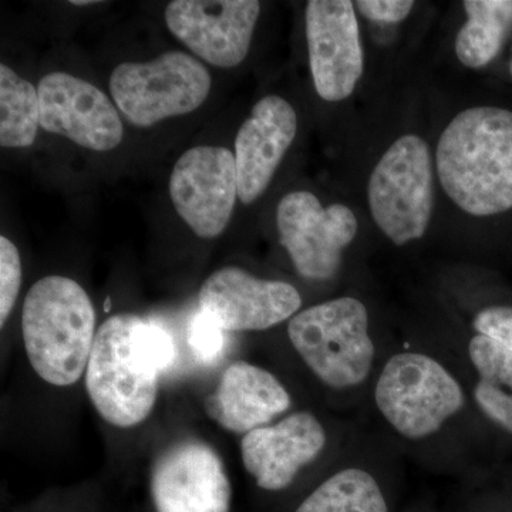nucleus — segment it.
Listing matches in <instances>:
<instances>
[{
  "instance_id": "obj_18",
  "label": "nucleus",
  "mask_w": 512,
  "mask_h": 512,
  "mask_svg": "<svg viewBox=\"0 0 512 512\" xmlns=\"http://www.w3.org/2000/svg\"><path fill=\"white\" fill-rule=\"evenodd\" d=\"M468 356L478 380L473 399L494 426L512 429V352L500 343L476 335L468 343Z\"/></svg>"
},
{
  "instance_id": "obj_9",
  "label": "nucleus",
  "mask_w": 512,
  "mask_h": 512,
  "mask_svg": "<svg viewBox=\"0 0 512 512\" xmlns=\"http://www.w3.org/2000/svg\"><path fill=\"white\" fill-rule=\"evenodd\" d=\"M168 191L175 211L197 237H220L239 200L234 154L218 146L190 148L175 163Z\"/></svg>"
},
{
  "instance_id": "obj_20",
  "label": "nucleus",
  "mask_w": 512,
  "mask_h": 512,
  "mask_svg": "<svg viewBox=\"0 0 512 512\" xmlns=\"http://www.w3.org/2000/svg\"><path fill=\"white\" fill-rule=\"evenodd\" d=\"M468 20L458 32V60L470 69L493 62L512 29V0H466Z\"/></svg>"
},
{
  "instance_id": "obj_6",
  "label": "nucleus",
  "mask_w": 512,
  "mask_h": 512,
  "mask_svg": "<svg viewBox=\"0 0 512 512\" xmlns=\"http://www.w3.org/2000/svg\"><path fill=\"white\" fill-rule=\"evenodd\" d=\"M370 211L394 245L426 234L433 212V164L426 141L406 134L394 141L370 175Z\"/></svg>"
},
{
  "instance_id": "obj_7",
  "label": "nucleus",
  "mask_w": 512,
  "mask_h": 512,
  "mask_svg": "<svg viewBox=\"0 0 512 512\" xmlns=\"http://www.w3.org/2000/svg\"><path fill=\"white\" fill-rule=\"evenodd\" d=\"M133 316L121 313L100 326L86 369V389L104 420L116 427L137 426L153 412L158 376L131 350Z\"/></svg>"
},
{
  "instance_id": "obj_23",
  "label": "nucleus",
  "mask_w": 512,
  "mask_h": 512,
  "mask_svg": "<svg viewBox=\"0 0 512 512\" xmlns=\"http://www.w3.org/2000/svg\"><path fill=\"white\" fill-rule=\"evenodd\" d=\"M227 342V332L201 311L191 319L188 328V345L192 355L204 365H212L221 359Z\"/></svg>"
},
{
  "instance_id": "obj_3",
  "label": "nucleus",
  "mask_w": 512,
  "mask_h": 512,
  "mask_svg": "<svg viewBox=\"0 0 512 512\" xmlns=\"http://www.w3.org/2000/svg\"><path fill=\"white\" fill-rule=\"evenodd\" d=\"M288 335L305 365L330 389H355L372 373L376 348L369 312L359 299L345 296L296 313Z\"/></svg>"
},
{
  "instance_id": "obj_10",
  "label": "nucleus",
  "mask_w": 512,
  "mask_h": 512,
  "mask_svg": "<svg viewBox=\"0 0 512 512\" xmlns=\"http://www.w3.org/2000/svg\"><path fill=\"white\" fill-rule=\"evenodd\" d=\"M261 13L256 0H174L167 28L204 62L232 69L244 62Z\"/></svg>"
},
{
  "instance_id": "obj_5",
  "label": "nucleus",
  "mask_w": 512,
  "mask_h": 512,
  "mask_svg": "<svg viewBox=\"0 0 512 512\" xmlns=\"http://www.w3.org/2000/svg\"><path fill=\"white\" fill-rule=\"evenodd\" d=\"M211 86L207 67L184 52L163 53L146 63H121L110 77L117 109L141 128L200 109Z\"/></svg>"
},
{
  "instance_id": "obj_11",
  "label": "nucleus",
  "mask_w": 512,
  "mask_h": 512,
  "mask_svg": "<svg viewBox=\"0 0 512 512\" xmlns=\"http://www.w3.org/2000/svg\"><path fill=\"white\" fill-rule=\"evenodd\" d=\"M156 512H231L232 487L217 451L184 440L158 456L151 470Z\"/></svg>"
},
{
  "instance_id": "obj_17",
  "label": "nucleus",
  "mask_w": 512,
  "mask_h": 512,
  "mask_svg": "<svg viewBox=\"0 0 512 512\" xmlns=\"http://www.w3.org/2000/svg\"><path fill=\"white\" fill-rule=\"evenodd\" d=\"M291 406V394L281 380L248 362L229 365L222 373L217 389L204 403L211 420L222 429L237 434H248L269 426Z\"/></svg>"
},
{
  "instance_id": "obj_15",
  "label": "nucleus",
  "mask_w": 512,
  "mask_h": 512,
  "mask_svg": "<svg viewBox=\"0 0 512 512\" xmlns=\"http://www.w3.org/2000/svg\"><path fill=\"white\" fill-rule=\"evenodd\" d=\"M326 441L325 427L315 414L292 413L245 434L242 463L261 490L279 493L291 487L302 468L320 456Z\"/></svg>"
},
{
  "instance_id": "obj_21",
  "label": "nucleus",
  "mask_w": 512,
  "mask_h": 512,
  "mask_svg": "<svg viewBox=\"0 0 512 512\" xmlns=\"http://www.w3.org/2000/svg\"><path fill=\"white\" fill-rule=\"evenodd\" d=\"M39 126V90L5 63L0 64V146H32Z\"/></svg>"
},
{
  "instance_id": "obj_24",
  "label": "nucleus",
  "mask_w": 512,
  "mask_h": 512,
  "mask_svg": "<svg viewBox=\"0 0 512 512\" xmlns=\"http://www.w3.org/2000/svg\"><path fill=\"white\" fill-rule=\"evenodd\" d=\"M20 285H22V261L16 245L0 237V326H5L15 308Z\"/></svg>"
},
{
  "instance_id": "obj_13",
  "label": "nucleus",
  "mask_w": 512,
  "mask_h": 512,
  "mask_svg": "<svg viewBox=\"0 0 512 512\" xmlns=\"http://www.w3.org/2000/svg\"><path fill=\"white\" fill-rule=\"evenodd\" d=\"M309 62L323 100L348 99L363 74V49L349 0H311L305 10Z\"/></svg>"
},
{
  "instance_id": "obj_12",
  "label": "nucleus",
  "mask_w": 512,
  "mask_h": 512,
  "mask_svg": "<svg viewBox=\"0 0 512 512\" xmlns=\"http://www.w3.org/2000/svg\"><path fill=\"white\" fill-rule=\"evenodd\" d=\"M40 126L87 150L111 151L124 137L119 109L92 83L64 72L40 80Z\"/></svg>"
},
{
  "instance_id": "obj_1",
  "label": "nucleus",
  "mask_w": 512,
  "mask_h": 512,
  "mask_svg": "<svg viewBox=\"0 0 512 512\" xmlns=\"http://www.w3.org/2000/svg\"><path fill=\"white\" fill-rule=\"evenodd\" d=\"M437 171L451 201L474 217L512 208V111H461L437 146Z\"/></svg>"
},
{
  "instance_id": "obj_2",
  "label": "nucleus",
  "mask_w": 512,
  "mask_h": 512,
  "mask_svg": "<svg viewBox=\"0 0 512 512\" xmlns=\"http://www.w3.org/2000/svg\"><path fill=\"white\" fill-rule=\"evenodd\" d=\"M22 332L37 375L53 386H72L87 369L96 340L92 299L74 279H39L23 303Z\"/></svg>"
},
{
  "instance_id": "obj_25",
  "label": "nucleus",
  "mask_w": 512,
  "mask_h": 512,
  "mask_svg": "<svg viewBox=\"0 0 512 512\" xmlns=\"http://www.w3.org/2000/svg\"><path fill=\"white\" fill-rule=\"evenodd\" d=\"M477 335L500 343L512 352V305H494L477 313L473 320Z\"/></svg>"
},
{
  "instance_id": "obj_14",
  "label": "nucleus",
  "mask_w": 512,
  "mask_h": 512,
  "mask_svg": "<svg viewBox=\"0 0 512 512\" xmlns=\"http://www.w3.org/2000/svg\"><path fill=\"white\" fill-rule=\"evenodd\" d=\"M301 306L295 286L256 278L237 266L218 269L200 291V311L225 332L274 328L292 319Z\"/></svg>"
},
{
  "instance_id": "obj_22",
  "label": "nucleus",
  "mask_w": 512,
  "mask_h": 512,
  "mask_svg": "<svg viewBox=\"0 0 512 512\" xmlns=\"http://www.w3.org/2000/svg\"><path fill=\"white\" fill-rule=\"evenodd\" d=\"M130 343L134 356L157 375H161L174 363L177 352L173 336L157 323L134 315Z\"/></svg>"
},
{
  "instance_id": "obj_27",
  "label": "nucleus",
  "mask_w": 512,
  "mask_h": 512,
  "mask_svg": "<svg viewBox=\"0 0 512 512\" xmlns=\"http://www.w3.org/2000/svg\"><path fill=\"white\" fill-rule=\"evenodd\" d=\"M72 5L74 6H87V5H96V0H72Z\"/></svg>"
},
{
  "instance_id": "obj_19",
  "label": "nucleus",
  "mask_w": 512,
  "mask_h": 512,
  "mask_svg": "<svg viewBox=\"0 0 512 512\" xmlns=\"http://www.w3.org/2000/svg\"><path fill=\"white\" fill-rule=\"evenodd\" d=\"M293 512H393L380 481L370 471L346 467L306 495Z\"/></svg>"
},
{
  "instance_id": "obj_28",
  "label": "nucleus",
  "mask_w": 512,
  "mask_h": 512,
  "mask_svg": "<svg viewBox=\"0 0 512 512\" xmlns=\"http://www.w3.org/2000/svg\"><path fill=\"white\" fill-rule=\"evenodd\" d=\"M511 76H512V63H511Z\"/></svg>"
},
{
  "instance_id": "obj_26",
  "label": "nucleus",
  "mask_w": 512,
  "mask_h": 512,
  "mask_svg": "<svg viewBox=\"0 0 512 512\" xmlns=\"http://www.w3.org/2000/svg\"><path fill=\"white\" fill-rule=\"evenodd\" d=\"M360 13L367 19L382 23H399L412 12V0H359Z\"/></svg>"
},
{
  "instance_id": "obj_16",
  "label": "nucleus",
  "mask_w": 512,
  "mask_h": 512,
  "mask_svg": "<svg viewBox=\"0 0 512 512\" xmlns=\"http://www.w3.org/2000/svg\"><path fill=\"white\" fill-rule=\"evenodd\" d=\"M298 133V116L279 96H266L252 109L235 138L238 197L252 204L271 184L272 178Z\"/></svg>"
},
{
  "instance_id": "obj_4",
  "label": "nucleus",
  "mask_w": 512,
  "mask_h": 512,
  "mask_svg": "<svg viewBox=\"0 0 512 512\" xmlns=\"http://www.w3.org/2000/svg\"><path fill=\"white\" fill-rule=\"evenodd\" d=\"M375 403L384 420L409 440L429 439L466 406L460 382L439 360L400 352L377 377Z\"/></svg>"
},
{
  "instance_id": "obj_8",
  "label": "nucleus",
  "mask_w": 512,
  "mask_h": 512,
  "mask_svg": "<svg viewBox=\"0 0 512 512\" xmlns=\"http://www.w3.org/2000/svg\"><path fill=\"white\" fill-rule=\"evenodd\" d=\"M276 227L296 272L309 281H329L338 274L343 251L357 234L350 208H323L309 191L289 192L279 201Z\"/></svg>"
}]
</instances>
